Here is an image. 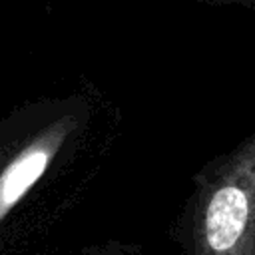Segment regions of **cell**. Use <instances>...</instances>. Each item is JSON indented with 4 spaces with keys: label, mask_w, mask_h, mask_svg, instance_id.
Segmentation results:
<instances>
[{
    "label": "cell",
    "mask_w": 255,
    "mask_h": 255,
    "mask_svg": "<svg viewBox=\"0 0 255 255\" xmlns=\"http://www.w3.org/2000/svg\"><path fill=\"white\" fill-rule=\"evenodd\" d=\"M251 173L213 189L201 215V255H247L253 219Z\"/></svg>",
    "instance_id": "6da1fadb"
},
{
    "label": "cell",
    "mask_w": 255,
    "mask_h": 255,
    "mask_svg": "<svg viewBox=\"0 0 255 255\" xmlns=\"http://www.w3.org/2000/svg\"><path fill=\"white\" fill-rule=\"evenodd\" d=\"M66 128L56 126L22 147L0 171V221L38 181L64 139Z\"/></svg>",
    "instance_id": "7a4b0ae2"
},
{
    "label": "cell",
    "mask_w": 255,
    "mask_h": 255,
    "mask_svg": "<svg viewBox=\"0 0 255 255\" xmlns=\"http://www.w3.org/2000/svg\"><path fill=\"white\" fill-rule=\"evenodd\" d=\"M199 2L215 4V6H225V4H241L245 8H253L255 6V0H199Z\"/></svg>",
    "instance_id": "3957f363"
}]
</instances>
